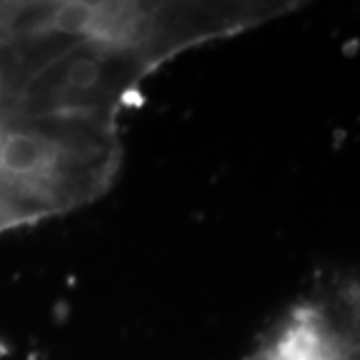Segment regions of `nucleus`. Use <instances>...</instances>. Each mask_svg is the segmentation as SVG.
I'll list each match as a JSON object with an SVG mask.
<instances>
[{
    "instance_id": "f03ea898",
    "label": "nucleus",
    "mask_w": 360,
    "mask_h": 360,
    "mask_svg": "<svg viewBox=\"0 0 360 360\" xmlns=\"http://www.w3.org/2000/svg\"><path fill=\"white\" fill-rule=\"evenodd\" d=\"M25 224H30V220L26 219L18 206H14L4 194L0 193V234L14 231Z\"/></svg>"
},
{
    "instance_id": "f257e3e1",
    "label": "nucleus",
    "mask_w": 360,
    "mask_h": 360,
    "mask_svg": "<svg viewBox=\"0 0 360 360\" xmlns=\"http://www.w3.org/2000/svg\"><path fill=\"white\" fill-rule=\"evenodd\" d=\"M116 122L0 124V193L30 222L98 198L120 167Z\"/></svg>"
}]
</instances>
